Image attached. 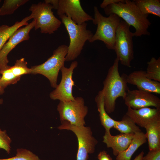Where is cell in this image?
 Returning a JSON list of instances; mask_svg holds the SVG:
<instances>
[{"instance_id":"6da1fadb","label":"cell","mask_w":160,"mask_h":160,"mask_svg":"<svg viewBox=\"0 0 160 160\" xmlns=\"http://www.w3.org/2000/svg\"><path fill=\"white\" fill-rule=\"evenodd\" d=\"M104 10L107 16L115 14L130 26H133L135 30L133 33L134 36L150 35L148 28L151 23L148 18V15L141 12L133 1L125 0L123 2L111 4L104 9Z\"/></svg>"},{"instance_id":"7a4b0ae2","label":"cell","mask_w":160,"mask_h":160,"mask_svg":"<svg viewBox=\"0 0 160 160\" xmlns=\"http://www.w3.org/2000/svg\"><path fill=\"white\" fill-rule=\"evenodd\" d=\"M119 60L116 57L113 65L109 69L106 76L103 82L102 90L105 110L108 114L115 110L116 101L119 97L124 100L129 89L127 85V76L123 73L120 75L119 71Z\"/></svg>"},{"instance_id":"3957f363","label":"cell","mask_w":160,"mask_h":160,"mask_svg":"<svg viewBox=\"0 0 160 160\" xmlns=\"http://www.w3.org/2000/svg\"><path fill=\"white\" fill-rule=\"evenodd\" d=\"M64 25L70 38L65 61H73L80 54L85 42L92 38L93 33L87 29V23L77 24L64 14L59 16Z\"/></svg>"},{"instance_id":"277c9868","label":"cell","mask_w":160,"mask_h":160,"mask_svg":"<svg viewBox=\"0 0 160 160\" xmlns=\"http://www.w3.org/2000/svg\"><path fill=\"white\" fill-rule=\"evenodd\" d=\"M94 17L92 21L95 25H97V28L89 42L100 40L104 43L108 49L113 50L116 31L121 18L114 14L110 15L108 17H104L96 6L94 7Z\"/></svg>"},{"instance_id":"5b68a950","label":"cell","mask_w":160,"mask_h":160,"mask_svg":"<svg viewBox=\"0 0 160 160\" xmlns=\"http://www.w3.org/2000/svg\"><path fill=\"white\" fill-rule=\"evenodd\" d=\"M68 49V46L65 44L58 46L53 51L52 55L44 63L31 66V74L44 76L49 80L51 87L55 88L57 85L59 71L64 65Z\"/></svg>"},{"instance_id":"8992f818","label":"cell","mask_w":160,"mask_h":160,"mask_svg":"<svg viewBox=\"0 0 160 160\" xmlns=\"http://www.w3.org/2000/svg\"><path fill=\"white\" fill-rule=\"evenodd\" d=\"M52 6L45 2H40L37 4H32L29 10L30 15L35 21V30L39 28L42 33L53 34L60 27L61 20L53 14Z\"/></svg>"},{"instance_id":"52a82bcc","label":"cell","mask_w":160,"mask_h":160,"mask_svg":"<svg viewBox=\"0 0 160 160\" xmlns=\"http://www.w3.org/2000/svg\"><path fill=\"white\" fill-rule=\"evenodd\" d=\"M130 26L121 20L116 31L114 49L120 63L131 67V61L134 58L132 38L133 33Z\"/></svg>"},{"instance_id":"ba28073f","label":"cell","mask_w":160,"mask_h":160,"mask_svg":"<svg viewBox=\"0 0 160 160\" xmlns=\"http://www.w3.org/2000/svg\"><path fill=\"white\" fill-rule=\"evenodd\" d=\"M61 124L57 128L60 130L66 129L72 131L76 135L78 143L76 160H87L89 154L94 152L98 141L92 136L89 127L76 126L70 124L66 121H61Z\"/></svg>"},{"instance_id":"9c48e42d","label":"cell","mask_w":160,"mask_h":160,"mask_svg":"<svg viewBox=\"0 0 160 160\" xmlns=\"http://www.w3.org/2000/svg\"><path fill=\"white\" fill-rule=\"evenodd\" d=\"M57 109L61 121H66L76 126L85 125L84 119L88 113V108L83 97H77L74 100L68 102L60 101Z\"/></svg>"},{"instance_id":"30bf717a","label":"cell","mask_w":160,"mask_h":160,"mask_svg":"<svg viewBox=\"0 0 160 160\" xmlns=\"http://www.w3.org/2000/svg\"><path fill=\"white\" fill-rule=\"evenodd\" d=\"M78 65V62L74 61L71 63L69 68L64 65L62 67L60 70L62 73L60 82L49 95L51 99L59 100L64 102L74 100L75 97L73 95L72 89L75 84L72 75L74 69Z\"/></svg>"},{"instance_id":"8fae6325","label":"cell","mask_w":160,"mask_h":160,"mask_svg":"<svg viewBox=\"0 0 160 160\" xmlns=\"http://www.w3.org/2000/svg\"><path fill=\"white\" fill-rule=\"evenodd\" d=\"M35 23V20H33L25 26L17 29L4 45L0 50V71L4 70L10 67L8 65V54L19 44L29 39V33L34 28Z\"/></svg>"},{"instance_id":"7c38bea8","label":"cell","mask_w":160,"mask_h":160,"mask_svg":"<svg viewBox=\"0 0 160 160\" xmlns=\"http://www.w3.org/2000/svg\"><path fill=\"white\" fill-rule=\"evenodd\" d=\"M125 105L133 109L153 106L160 109V99L152 93L135 89L127 91L124 100Z\"/></svg>"},{"instance_id":"4fadbf2b","label":"cell","mask_w":160,"mask_h":160,"mask_svg":"<svg viewBox=\"0 0 160 160\" xmlns=\"http://www.w3.org/2000/svg\"><path fill=\"white\" fill-rule=\"evenodd\" d=\"M57 13L59 16L65 15L79 25L93 19L83 9L79 0H59Z\"/></svg>"},{"instance_id":"5bb4252c","label":"cell","mask_w":160,"mask_h":160,"mask_svg":"<svg viewBox=\"0 0 160 160\" xmlns=\"http://www.w3.org/2000/svg\"><path fill=\"white\" fill-rule=\"evenodd\" d=\"M138 126L145 128L148 124L160 121V109L145 107L133 109L128 107L126 113Z\"/></svg>"},{"instance_id":"9a60e30c","label":"cell","mask_w":160,"mask_h":160,"mask_svg":"<svg viewBox=\"0 0 160 160\" xmlns=\"http://www.w3.org/2000/svg\"><path fill=\"white\" fill-rule=\"evenodd\" d=\"M127 83L136 86L138 89L160 94V82L147 77L145 71H134L127 76Z\"/></svg>"},{"instance_id":"2e32d148","label":"cell","mask_w":160,"mask_h":160,"mask_svg":"<svg viewBox=\"0 0 160 160\" xmlns=\"http://www.w3.org/2000/svg\"><path fill=\"white\" fill-rule=\"evenodd\" d=\"M134 134H122L115 136L111 135L110 132H105L103 136V142L108 148H111L113 154L115 156L125 150L131 142Z\"/></svg>"},{"instance_id":"e0dca14e","label":"cell","mask_w":160,"mask_h":160,"mask_svg":"<svg viewBox=\"0 0 160 160\" xmlns=\"http://www.w3.org/2000/svg\"><path fill=\"white\" fill-rule=\"evenodd\" d=\"M147 140L145 134L142 131L136 133L128 148L116 156V160H131L134 153L146 143Z\"/></svg>"},{"instance_id":"ac0fdd59","label":"cell","mask_w":160,"mask_h":160,"mask_svg":"<svg viewBox=\"0 0 160 160\" xmlns=\"http://www.w3.org/2000/svg\"><path fill=\"white\" fill-rule=\"evenodd\" d=\"M145 128L149 150L160 149V121L151 122Z\"/></svg>"},{"instance_id":"d6986e66","label":"cell","mask_w":160,"mask_h":160,"mask_svg":"<svg viewBox=\"0 0 160 160\" xmlns=\"http://www.w3.org/2000/svg\"><path fill=\"white\" fill-rule=\"evenodd\" d=\"M95 100L101 124L105 129L106 132H110L111 129L113 127L115 120L109 116L105 110L102 90L98 92L95 98Z\"/></svg>"},{"instance_id":"ffe728a7","label":"cell","mask_w":160,"mask_h":160,"mask_svg":"<svg viewBox=\"0 0 160 160\" xmlns=\"http://www.w3.org/2000/svg\"><path fill=\"white\" fill-rule=\"evenodd\" d=\"M32 19L30 15L20 21H17L11 26L5 25H0V50L11 35L17 29L27 25L28 21Z\"/></svg>"},{"instance_id":"44dd1931","label":"cell","mask_w":160,"mask_h":160,"mask_svg":"<svg viewBox=\"0 0 160 160\" xmlns=\"http://www.w3.org/2000/svg\"><path fill=\"white\" fill-rule=\"evenodd\" d=\"M121 133L134 134L142 132L139 127L128 116L125 114L119 121L115 120L113 127Z\"/></svg>"},{"instance_id":"7402d4cb","label":"cell","mask_w":160,"mask_h":160,"mask_svg":"<svg viewBox=\"0 0 160 160\" xmlns=\"http://www.w3.org/2000/svg\"><path fill=\"white\" fill-rule=\"evenodd\" d=\"M136 5L143 14L160 17L159 0H134Z\"/></svg>"},{"instance_id":"603a6c76","label":"cell","mask_w":160,"mask_h":160,"mask_svg":"<svg viewBox=\"0 0 160 160\" xmlns=\"http://www.w3.org/2000/svg\"><path fill=\"white\" fill-rule=\"evenodd\" d=\"M145 75L151 80L160 82V58L152 57L147 62Z\"/></svg>"},{"instance_id":"cb8c5ba5","label":"cell","mask_w":160,"mask_h":160,"mask_svg":"<svg viewBox=\"0 0 160 160\" xmlns=\"http://www.w3.org/2000/svg\"><path fill=\"white\" fill-rule=\"evenodd\" d=\"M28 0H4L0 7V16L10 15L21 6L25 4Z\"/></svg>"},{"instance_id":"d4e9b609","label":"cell","mask_w":160,"mask_h":160,"mask_svg":"<svg viewBox=\"0 0 160 160\" xmlns=\"http://www.w3.org/2000/svg\"><path fill=\"white\" fill-rule=\"evenodd\" d=\"M10 67L4 70L0 71V74L1 75L0 78V85L4 89L9 85L16 84L21 78V76H16L12 73Z\"/></svg>"},{"instance_id":"484cf974","label":"cell","mask_w":160,"mask_h":160,"mask_svg":"<svg viewBox=\"0 0 160 160\" xmlns=\"http://www.w3.org/2000/svg\"><path fill=\"white\" fill-rule=\"evenodd\" d=\"M12 73L16 76H21L26 74H30L31 73V68L28 67L27 63L24 58L17 60L14 65L10 67Z\"/></svg>"},{"instance_id":"4316f807","label":"cell","mask_w":160,"mask_h":160,"mask_svg":"<svg viewBox=\"0 0 160 160\" xmlns=\"http://www.w3.org/2000/svg\"><path fill=\"white\" fill-rule=\"evenodd\" d=\"M0 160H42L31 151L24 148H18L15 156Z\"/></svg>"},{"instance_id":"83f0119b","label":"cell","mask_w":160,"mask_h":160,"mask_svg":"<svg viewBox=\"0 0 160 160\" xmlns=\"http://www.w3.org/2000/svg\"><path fill=\"white\" fill-rule=\"evenodd\" d=\"M11 139L7 134L6 130H2L0 128V148L4 149L9 154L11 149Z\"/></svg>"},{"instance_id":"f1b7e54d","label":"cell","mask_w":160,"mask_h":160,"mask_svg":"<svg viewBox=\"0 0 160 160\" xmlns=\"http://www.w3.org/2000/svg\"><path fill=\"white\" fill-rule=\"evenodd\" d=\"M142 160H160V149L149 150Z\"/></svg>"},{"instance_id":"f546056e","label":"cell","mask_w":160,"mask_h":160,"mask_svg":"<svg viewBox=\"0 0 160 160\" xmlns=\"http://www.w3.org/2000/svg\"><path fill=\"white\" fill-rule=\"evenodd\" d=\"M125 1V0H104L100 4V7L101 8L104 9L109 5L120 2H123Z\"/></svg>"},{"instance_id":"4dcf8cb0","label":"cell","mask_w":160,"mask_h":160,"mask_svg":"<svg viewBox=\"0 0 160 160\" xmlns=\"http://www.w3.org/2000/svg\"><path fill=\"white\" fill-rule=\"evenodd\" d=\"M97 158L99 160H112L110 155L105 151H100L97 156Z\"/></svg>"},{"instance_id":"1f68e13d","label":"cell","mask_w":160,"mask_h":160,"mask_svg":"<svg viewBox=\"0 0 160 160\" xmlns=\"http://www.w3.org/2000/svg\"><path fill=\"white\" fill-rule=\"evenodd\" d=\"M44 2L51 4L53 9H57L59 3V0H45Z\"/></svg>"},{"instance_id":"d6a6232c","label":"cell","mask_w":160,"mask_h":160,"mask_svg":"<svg viewBox=\"0 0 160 160\" xmlns=\"http://www.w3.org/2000/svg\"><path fill=\"white\" fill-rule=\"evenodd\" d=\"M144 154V152L142 151L133 160H142Z\"/></svg>"},{"instance_id":"836d02e7","label":"cell","mask_w":160,"mask_h":160,"mask_svg":"<svg viewBox=\"0 0 160 160\" xmlns=\"http://www.w3.org/2000/svg\"><path fill=\"white\" fill-rule=\"evenodd\" d=\"M1 76H0V78ZM4 89L2 88L0 85V95H2L4 92Z\"/></svg>"},{"instance_id":"e575fe53","label":"cell","mask_w":160,"mask_h":160,"mask_svg":"<svg viewBox=\"0 0 160 160\" xmlns=\"http://www.w3.org/2000/svg\"><path fill=\"white\" fill-rule=\"evenodd\" d=\"M3 102V100L2 98L0 97V105L2 104Z\"/></svg>"},{"instance_id":"d590c367","label":"cell","mask_w":160,"mask_h":160,"mask_svg":"<svg viewBox=\"0 0 160 160\" xmlns=\"http://www.w3.org/2000/svg\"><path fill=\"white\" fill-rule=\"evenodd\" d=\"M1 0H0V2L1 1Z\"/></svg>"}]
</instances>
